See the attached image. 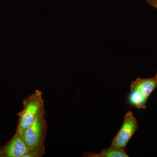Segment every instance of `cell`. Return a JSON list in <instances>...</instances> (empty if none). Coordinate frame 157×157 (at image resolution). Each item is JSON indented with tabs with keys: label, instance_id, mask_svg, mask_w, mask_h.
Segmentation results:
<instances>
[{
	"label": "cell",
	"instance_id": "obj_1",
	"mask_svg": "<svg viewBox=\"0 0 157 157\" xmlns=\"http://www.w3.org/2000/svg\"><path fill=\"white\" fill-rule=\"evenodd\" d=\"M22 104V110L18 113L19 119L15 133L22 136L39 113L45 109L42 91L36 90L35 92L23 100Z\"/></svg>",
	"mask_w": 157,
	"mask_h": 157
},
{
	"label": "cell",
	"instance_id": "obj_2",
	"mask_svg": "<svg viewBox=\"0 0 157 157\" xmlns=\"http://www.w3.org/2000/svg\"><path fill=\"white\" fill-rule=\"evenodd\" d=\"M45 115L44 109L39 113L33 123L23 135L24 140L29 151L35 149L40 143L45 141L47 124Z\"/></svg>",
	"mask_w": 157,
	"mask_h": 157
},
{
	"label": "cell",
	"instance_id": "obj_3",
	"mask_svg": "<svg viewBox=\"0 0 157 157\" xmlns=\"http://www.w3.org/2000/svg\"><path fill=\"white\" fill-rule=\"evenodd\" d=\"M137 119L132 111H128L124 117L123 123L113 139L111 146L124 149L138 129Z\"/></svg>",
	"mask_w": 157,
	"mask_h": 157
},
{
	"label": "cell",
	"instance_id": "obj_4",
	"mask_svg": "<svg viewBox=\"0 0 157 157\" xmlns=\"http://www.w3.org/2000/svg\"><path fill=\"white\" fill-rule=\"evenodd\" d=\"M29 151L22 135L15 133L11 140L0 147V157H23Z\"/></svg>",
	"mask_w": 157,
	"mask_h": 157
},
{
	"label": "cell",
	"instance_id": "obj_5",
	"mask_svg": "<svg viewBox=\"0 0 157 157\" xmlns=\"http://www.w3.org/2000/svg\"><path fill=\"white\" fill-rule=\"evenodd\" d=\"M157 86L155 77L147 78H137L132 82L130 89L137 90L148 99Z\"/></svg>",
	"mask_w": 157,
	"mask_h": 157
},
{
	"label": "cell",
	"instance_id": "obj_6",
	"mask_svg": "<svg viewBox=\"0 0 157 157\" xmlns=\"http://www.w3.org/2000/svg\"><path fill=\"white\" fill-rule=\"evenodd\" d=\"M82 157H128L124 149L117 148L110 146L109 148H104L101 152L93 153L86 152Z\"/></svg>",
	"mask_w": 157,
	"mask_h": 157
},
{
	"label": "cell",
	"instance_id": "obj_7",
	"mask_svg": "<svg viewBox=\"0 0 157 157\" xmlns=\"http://www.w3.org/2000/svg\"><path fill=\"white\" fill-rule=\"evenodd\" d=\"M147 98L137 90H131L127 97L128 103L137 109H145Z\"/></svg>",
	"mask_w": 157,
	"mask_h": 157
},
{
	"label": "cell",
	"instance_id": "obj_8",
	"mask_svg": "<svg viewBox=\"0 0 157 157\" xmlns=\"http://www.w3.org/2000/svg\"><path fill=\"white\" fill-rule=\"evenodd\" d=\"M45 141L40 143L36 148L32 151H29L23 157H41L45 152Z\"/></svg>",
	"mask_w": 157,
	"mask_h": 157
},
{
	"label": "cell",
	"instance_id": "obj_9",
	"mask_svg": "<svg viewBox=\"0 0 157 157\" xmlns=\"http://www.w3.org/2000/svg\"><path fill=\"white\" fill-rule=\"evenodd\" d=\"M146 1L151 6L157 9V0H146Z\"/></svg>",
	"mask_w": 157,
	"mask_h": 157
},
{
	"label": "cell",
	"instance_id": "obj_10",
	"mask_svg": "<svg viewBox=\"0 0 157 157\" xmlns=\"http://www.w3.org/2000/svg\"><path fill=\"white\" fill-rule=\"evenodd\" d=\"M155 79L156 81L157 84V72L156 73V74L155 76Z\"/></svg>",
	"mask_w": 157,
	"mask_h": 157
}]
</instances>
